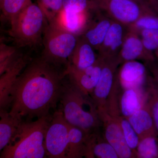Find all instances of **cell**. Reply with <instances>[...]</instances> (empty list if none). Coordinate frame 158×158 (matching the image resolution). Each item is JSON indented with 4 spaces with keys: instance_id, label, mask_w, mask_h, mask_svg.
<instances>
[{
    "instance_id": "obj_10",
    "label": "cell",
    "mask_w": 158,
    "mask_h": 158,
    "mask_svg": "<svg viewBox=\"0 0 158 158\" xmlns=\"http://www.w3.org/2000/svg\"><path fill=\"white\" fill-rule=\"evenodd\" d=\"M104 59L98 56L94 64L83 70L67 67L64 75L68 76L69 80L85 95L90 96L98 83Z\"/></svg>"
},
{
    "instance_id": "obj_3",
    "label": "cell",
    "mask_w": 158,
    "mask_h": 158,
    "mask_svg": "<svg viewBox=\"0 0 158 158\" xmlns=\"http://www.w3.org/2000/svg\"><path fill=\"white\" fill-rule=\"evenodd\" d=\"M62 110L69 124L88 133L99 130L102 123L90 96L85 95L70 81L62 87Z\"/></svg>"
},
{
    "instance_id": "obj_37",
    "label": "cell",
    "mask_w": 158,
    "mask_h": 158,
    "mask_svg": "<svg viewBox=\"0 0 158 158\" xmlns=\"http://www.w3.org/2000/svg\"><path fill=\"white\" fill-rule=\"evenodd\" d=\"M3 0H0V13H1V9H2V3Z\"/></svg>"
},
{
    "instance_id": "obj_16",
    "label": "cell",
    "mask_w": 158,
    "mask_h": 158,
    "mask_svg": "<svg viewBox=\"0 0 158 158\" xmlns=\"http://www.w3.org/2000/svg\"><path fill=\"white\" fill-rule=\"evenodd\" d=\"M92 133L87 132L81 129L69 124L66 158H89Z\"/></svg>"
},
{
    "instance_id": "obj_11",
    "label": "cell",
    "mask_w": 158,
    "mask_h": 158,
    "mask_svg": "<svg viewBox=\"0 0 158 158\" xmlns=\"http://www.w3.org/2000/svg\"><path fill=\"white\" fill-rule=\"evenodd\" d=\"M117 60L119 65L135 60H142L147 63L155 60V57L152 53L144 48L138 34L129 29L117 56Z\"/></svg>"
},
{
    "instance_id": "obj_13",
    "label": "cell",
    "mask_w": 158,
    "mask_h": 158,
    "mask_svg": "<svg viewBox=\"0 0 158 158\" xmlns=\"http://www.w3.org/2000/svg\"><path fill=\"white\" fill-rule=\"evenodd\" d=\"M90 11H92L74 12L62 9L54 20L49 23L80 37L84 34L92 20Z\"/></svg>"
},
{
    "instance_id": "obj_4",
    "label": "cell",
    "mask_w": 158,
    "mask_h": 158,
    "mask_svg": "<svg viewBox=\"0 0 158 158\" xmlns=\"http://www.w3.org/2000/svg\"><path fill=\"white\" fill-rule=\"evenodd\" d=\"M46 22L39 6L32 2L10 21L9 34L19 45H35L44 33Z\"/></svg>"
},
{
    "instance_id": "obj_34",
    "label": "cell",
    "mask_w": 158,
    "mask_h": 158,
    "mask_svg": "<svg viewBox=\"0 0 158 158\" xmlns=\"http://www.w3.org/2000/svg\"><path fill=\"white\" fill-rule=\"evenodd\" d=\"M148 4L150 8L158 17V0H148Z\"/></svg>"
},
{
    "instance_id": "obj_14",
    "label": "cell",
    "mask_w": 158,
    "mask_h": 158,
    "mask_svg": "<svg viewBox=\"0 0 158 158\" xmlns=\"http://www.w3.org/2000/svg\"><path fill=\"white\" fill-rule=\"evenodd\" d=\"M27 64L24 57L18 56L0 77V113L10 106L13 85Z\"/></svg>"
},
{
    "instance_id": "obj_21",
    "label": "cell",
    "mask_w": 158,
    "mask_h": 158,
    "mask_svg": "<svg viewBox=\"0 0 158 158\" xmlns=\"http://www.w3.org/2000/svg\"><path fill=\"white\" fill-rule=\"evenodd\" d=\"M22 123L7 110L0 113V155L11 143Z\"/></svg>"
},
{
    "instance_id": "obj_12",
    "label": "cell",
    "mask_w": 158,
    "mask_h": 158,
    "mask_svg": "<svg viewBox=\"0 0 158 158\" xmlns=\"http://www.w3.org/2000/svg\"><path fill=\"white\" fill-rule=\"evenodd\" d=\"M117 74L123 89L144 88L149 76L146 65L136 60L122 64Z\"/></svg>"
},
{
    "instance_id": "obj_29",
    "label": "cell",
    "mask_w": 158,
    "mask_h": 158,
    "mask_svg": "<svg viewBox=\"0 0 158 158\" xmlns=\"http://www.w3.org/2000/svg\"><path fill=\"white\" fill-rule=\"evenodd\" d=\"M137 34L146 50L152 53L158 49V29L143 30Z\"/></svg>"
},
{
    "instance_id": "obj_38",
    "label": "cell",
    "mask_w": 158,
    "mask_h": 158,
    "mask_svg": "<svg viewBox=\"0 0 158 158\" xmlns=\"http://www.w3.org/2000/svg\"><path fill=\"white\" fill-rule=\"evenodd\" d=\"M155 56L156 57V58H157V59H158V49L156 51V52H155Z\"/></svg>"
},
{
    "instance_id": "obj_19",
    "label": "cell",
    "mask_w": 158,
    "mask_h": 158,
    "mask_svg": "<svg viewBox=\"0 0 158 158\" xmlns=\"http://www.w3.org/2000/svg\"><path fill=\"white\" fill-rule=\"evenodd\" d=\"M90 44L81 36L73 53L71 56L67 67L83 70L94 64L98 55Z\"/></svg>"
},
{
    "instance_id": "obj_9",
    "label": "cell",
    "mask_w": 158,
    "mask_h": 158,
    "mask_svg": "<svg viewBox=\"0 0 158 158\" xmlns=\"http://www.w3.org/2000/svg\"><path fill=\"white\" fill-rule=\"evenodd\" d=\"M103 59L99 80L90 96L97 110L106 108L107 100L117 77L119 65L117 59Z\"/></svg>"
},
{
    "instance_id": "obj_24",
    "label": "cell",
    "mask_w": 158,
    "mask_h": 158,
    "mask_svg": "<svg viewBox=\"0 0 158 158\" xmlns=\"http://www.w3.org/2000/svg\"><path fill=\"white\" fill-rule=\"evenodd\" d=\"M32 2L31 0H3L0 13L1 19L9 23Z\"/></svg>"
},
{
    "instance_id": "obj_6",
    "label": "cell",
    "mask_w": 158,
    "mask_h": 158,
    "mask_svg": "<svg viewBox=\"0 0 158 158\" xmlns=\"http://www.w3.org/2000/svg\"><path fill=\"white\" fill-rule=\"evenodd\" d=\"M92 9L129 27L151 9L148 2L131 0H91Z\"/></svg>"
},
{
    "instance_id": "obj_22",
    "label": "cell",
    "mask_w": 158,
    "mask_h": 158,
    "mask_svg": "<svg viewBox=\"0 0 158 158\" xmlns=\"http://www.w3.org/2000/svg\"><path fill=\"white\" fill-rule=\"evenodd\" d=\"M118 158L115 149L102 135L99 130L92 133L89 158Z\"/></svg>"
},
{
    "instance_id": "obj_33",
    "label": "cell",
    "mask_w": 158,
    "mask_h": 158,
    "mask_svg": "<svg viewBox=\"0 0 158 158\" xmlns=\"http://www.w3.org/2000/svg\"><path fill=\"white\" fill-rule=\"evenodd\" d=\"M17 57V56L16 54L10 57L2 65V66L0 67V77L6 71V70L9 68V66L11 65L12 62L15 60Z\"/></svg>"
},
{
    "instance_id": "obj_2",
    "label": "cell",
    "mask_w": 158,
    "mask_h": 158,
    "mask_svg": "<svg viewBox=\"0 0 158 158\" xmlns=\"http://www.w3.org/2000/svg\"><path fill=\"white\" fill-rule=\"evenodd\" d=\"M51 118L48 115L34 121L22 123L13 140L2 152L0 158L48 157L45 137Z\"/></svg>"
},
{
    "instance_id": "obj_28",
    "label": "cell",
    "mask_w": 158,
    "mask_h": 158,
    "mask_svg": "<svg viewBox=\"0 0 158 158\" xmlns=\"http://www.w3.org/2000/svg\"><path fill=\"white\" fill-rule=\"evenodd\" d=\"M37 5L48 23H52L62 9L63 0H37Z\"/></svg>"
},
{
    "instance_id": "obj_17",
    "label": "cell",
    "mask_w": 158,
    "mask_h": 158,
    "mask_svg": "<svg viewBox=\"0 0 158 158\" xmlns=\"http://www.w3.org/2000/svg\"><path fill=\"white\" fill-rule=\"evenodd\" d=\"M95 19L90 24L81 36L98 51L104 40L113 20L99 11H95Z\"/></svg>"
},
{
    "instance_id": "obj_20",
    "label": "cell",
    "mask_w": 158,
    "mask_h": 158,
    "mask_svg": "<svg viewBox=\"0 0 158 158\" xmlns=\"http://www.w3.org/2000/svg\"><path fill=\"white\" fill-rule=\"evenodd\" d=\"M122 89L119 97V108L122 115L126 118L140 110L146 102L144 87Z\"/></svg>"
},
{
    "instance_id": "obj_35",
    "label": "cell",
    "mask_w": 158,
    "mask_h": 158,
    "mask_svg": "<svg viewBox=\"0 0 158 158\" xmlns=\"http://www.w3.org/2000/svg\"><path fill=\"white\" fill-rule=\"evenodd\" d=\"M5 44V39L2 36L0 35V48Z\"/></svg>"
},
{
    "instance_id": "obj_31",
    "label": "cell",
    "mask_w": 158,
    "mask_h": 158,
    "mask_svg": "<svg viewBox=\"0 0 158 158\" xmlns=\"http://www.w3.org/2000/svg\"><path fill=\"white\" fill-rule=\"evenodd\" d=\"M16 54V50L14 47L5 44L0 48V67L10 57Z\"/></svg>"
},
{
    "instance_id": "obj_18",
    "label": "cell",
    "mask_w": 158,
    "mask_h": 158,
    "mask_svg": "<svg viewBox=\"0 0 158 158\" xmlns=\"http://www.w3.org/2000/svg\"><path fill=\"white\" fill-rule=\"evenodd\" d=\"M126 118L137 133L139 140L146 137H158L157 131L147 102L140 110Z\"/></svg>"
},
{
    "instance_id": "obj_25",
    "label": "cell",
    "mask_w": 158,
    "mask_h": 158,
    "mask_svg": "<svg viewBox=\"0 0 158 158\" xmlns=\"http://www.w3.org/2000/svg\"><path fill=\"white\" fill-rule=\"evenodd\" d=\"M136 158H158V137H146L139 140Z\"/></svg>"
},
{
    "instance_id": "obj_36",
    "label": "cell",
    "mask_w": 158,
    "mask_h": 158,
    "mask_svg": "<svg viewBox=\"0 0 158 158\" xmlns=\"http://www.w3.org/2000/svg\"><path fill=\"white\" fill-rule=\"evenodd\" d=\"M131 1H134L136 2L141 3V4H144L148 2V0H131Z\"/></svg>"
},
{
    "instance_id": "obj_26",
    "label": "cell",
    "mask_w": 158,
    "mask_h": 158,
    "mask_svg": "<svg viewBox=\"0 0 158 158\" xmlns=\"http://www.w3.org/2000/svg\"><path fill=\"white\" fill-rule=\"evenodd\" d=\"M128 28L137 33L141 30L158 29V17L151 9Z\"/></svg>"
},
{
    "instance_id": "obj_15",
    "label": "cell",
    "mask_w": 158,
    "mask_h": 158,
    "mask_svg": "<svg viewBox=\"0 0 158 158\" xmlns=\"http://www.w3.org/2000/svg\"><path fill=\"white\" fill-rule=\"evenodd\" d=\"M128 29L127 26L113 21L98 51V56L104 59H117Z\"/></svg>"
},
{
    "instance_id": "obj_32",
    "label": "cell",
    "mask_w": 158,
    "mask_h": 158,
    "mask_svg": "<svg viewBox=\"0 0 158 158\" xmlns=\"http://www.w3.org/2000/svg\"><path fill=\"white\" fill-rule=\"evenodd\" d=\"M145 64L150 71L152 76L158 88V63L156 62L154 60L152 62L145 63Z\"/></svg>"
},
{
    "instance_id": "obj_27",
    "label": "cell",
    "mask_w": 158,
    "mask_h": 158,
    "mask_svg": "<svg viewBox=\"0 0 158 158\" xmlns=\"http://www.w3.org/2000/svg\"><path fill=\"white\" fill-rule=\"evenodd\" d=\"M116 117L118 118L127 144L136 155V149L139 141V137L125 117L122 115Z\"/></svg>"
},
{
    "instance_id": "obj_7",
    "label": "cell",
    "mask_w": 158,
    "mask_h": 158,
    "mask_svg": "<svg viewBox=\"0 0 158 158\" xmlns=\"http://www.w3.org/2000/svg\"><path fill=\"white\" fill-rule=\"evenodd\" d=\"M69 125L61 110L55 112L51 117L45 137V148L48 157L66 158Z\"/></svg>"
},
{
    "instance_id": "obj_39",
    "label": "cell",
    "mask_w": 158,
    "mask_h": 158,
    "mask_svg": "<svg viewBox=\"0 0 158 158\" xmlns=\"http://www.w3.org/2000/svg\"><path fill=\"white\" fill-rule=\"evenodd\" d=\"M1 31V29H0V31Z\"/></svg>"
},
{
    "instance_id": "obj_23",
    "label": "cell",
    "mask_w": 158,
    "mask_h": 158,
    "mask_svg": "<svg viewBox=\"0 0 158 158\" xmlns=\"http://www.w3.org/2000/svg\"><path fill=\"white\" fill-rule=\"evenodd\" d=\"M146 102L150 108L158 134V88L152 76H148L144 86Z\"/></svg>"
},
{
    "instance_id": "obj_5",
    "label": "cell",
    "mask_w": 158,
    "mask_h": 158,
    "mask_svg": "<svg viewBox=\"0 0 158 158\" xmlns=\"http://www.w3.org/2000/svg\"><path fill=\"white\" fill-rule=\"evenodd\" d=\"M44 34V59L49 63L65 64L67 67L79 37L52 23L47 25Z\"/></svg>"
},
{
    "instance_id": "obj_8",
    "label": "cell",
    "mask_w": 158,
    "mask_h": 158,
    "mask_svg": "<svg viewBox=\"0 0 158 158\" xmlns=\"http://www.w3.org/2000/svg\"><path fill=\"white\" fill-rule=\"evenodd\" d=\"M102 123L103 135L115 149L120 158H135V153L128 147L118 118L110 115L105 110H97Z\"/></svg>"
},
{
    "instance_id": "obj_30",
    "label": "cell",
    "mask_w": 158,
    "mask_h": 158,
    "mask_svg": "<svg viewBox=\"0 0 158 158\" xmlns=\"http://www.w3.org/2000/svg\"><path fill=\"white\" fill-rule=\"evenodd\" d=\"M62 9L74 12L92 11L91 0H63Z\"/></svg>"
},
{
    "instance_id": "obj_1",
    "label": "cell",
    "mask_w": 158,
    "mask_h": 158,
    "mask_svg": "<svg viewBox=\"0 0 158 158\" xmlns=\"http://www.w3.org/2000/svg\"><path fill=\"white\" fill-rule=\"evenodd\" d=\"M62 76L44 59L26 66L13 85L9 114L22 122L48 116L61 97Z\"/></svg>"
}]
</instances>
